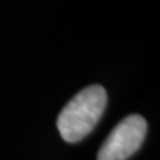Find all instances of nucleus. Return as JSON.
Instances as JSON below:
<instances>
[{"label":"nucleus","instance_id":"obj_1","mask_svg":"<svg viewBox=\"0 0 160 160\" xmlns=\"http://www.w3.org/2000/svg\"><path fill=\"white\" fill-rule=\"evenodd\" d=\"M107 106L102 86H89L69 100L58 118V129L67 143H78L96 127Z\"/></svg>","mask_w":160,"mask_h":160},{"label":"nucleus","instance_id":"obj_2","mask_svg":"<svg viewBox=\"0 0 160 160\" xmlns=\"http://www.w3.org/2000/svg\"><path fill=\"white\" fill-rule=\"evenodd\" d=\"M147 133V122L140 115H129L104 140L98 160H127L138 151Z\"/></svg>","mask_w":160,"mask_h":160}]
</instances>
